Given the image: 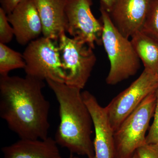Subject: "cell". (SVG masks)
Listing matches in <instances>:
<instances>
[{
  "mask_svg": "<svg viewBox=\"0 0 158 158\" xmlns=\"http://www.w3.org/2000/svg\"><path fill=\"white\" fill-rule=\"evenodd\" d=\"M44 87V81L27 75L0 76V116L20 139L48 137L50 105Z\"/></svg>",
  "mask_w": 158,
  "mask_h": 158,
  "instance_id": "6da1fadb",
  "label": "cell"
},
{
  "mask_svg": "<svg viewBox=\"0 0 158 158\" xmlns=\"http://www.w3.org/2000/svg\"><path fill=\"white\" fill-rule=\"evenodd\" d=\"M45 81L59 104L60 123L55 139L57 144L71 153L94 158L93 121L81 90L49 79Z\"/></svg>",
  "mask_w": 158,
  "mask_h": 158,
  "instance_id": "7a4b0ae2",
  "label": "cell"
},
{
  "mask_svg": "<svg viewBox=\"0 0 158 158\" xmlns=\"http://www.w3.org/2000/svg\"><path fill=\"white\" fill-rule=\"evenodd\" d=\"M100 10L103 25L102 44L110 65L106 82L109 85H116L137 73L140 68V60L131 40L116 29L107 11L101 5Z\"/></svg>",
  "mask_w": 158,
  "mask_h": 158,
  "instance_id": "3957f363",
  "label": "cell"
},
{
  "mask_svg": "<svg viewBox=\"0 0 158 158\" xmlns=\"http://www.w3.org/2000/svg\"><path fill=\"white\" fill-rule=\"evenodd\" d=\"M156 91L147 97L114 132L116 158H132L137 149L146 144V133L153 117Z\"/></svg>",
  "mask_w": 158,
  "mask_h": 158,
  "instance_id": "277c9868",
  "label": "cell"
},
{
  "mask_svg": "<svg viewBox=\"0 0 158 158\" xmlns=\"http://www.w3.org/2000/svg\"><path fill=\"white\" fill-rule=\"evenodd\" d=\"M58 41L45 37L31 41L23 53L26 75L42 80L65 83L67 74L63 68Z\"/></svg>",
  "mask_w": 158,
  "mask_h": 158,
  "instance_id": "5b68a950",
  "label": "cell"
},
{
  "mask_svg": "<svg viewBox=\"0 0 158 158\" xmlns=\"http://www.w3.org/2000/svg\"><path fill=\"white\" fill-rule=\"evenodd\" d=\"M60 59L67 74L65 84L82 90L91 75L97 59L93 49L62 34L59 40Z\"/></svg>",
  "mask_w": 158,
  "mask_h": 158,
  "instance_id": "8992f818",
  "label": "cell"
},
{
  "mask_svg": "<svg viewBox=\"0 0 158 158\" xmlns=\"http://www.w3.org/2000/svg\"><path fill=\"white\" fill-rule=\"evenodd\" d=\"M158 88V77L144 69L140 76L105 107L111 127L116 131L126 118Z\"/></svg>",
  "mask_w": 158,
  "mask_h": 158,
  "instance_id": "52a82bcc",
  "label": "cell"
},
{
  "mask_svg": "<svg viewBox=\"0 0 158 158\" xmlns=\"http://www.w3.org/2000/svg\"><path fill=\"white\" fill-rule=\"evenodd\" d=\"M92 0H66L65 31L72 38L94 49L102 45L103 25L92 13Z\"/></svg>",
  "mask_w": 158,
  "mask_h": 158,
  "instance_id": "ba28073f",
  "label": "cell"
},
{
  "mask_svg": "<svg viewBox=\"0 0 158 158\" xmlns=\"http://www.w3.org/2000/svg\"><path fill=\"white\" fill-rule=\"evenodd\" d=\"M82 96L93 121L94 158H116L114 132L105 107L101 106L95 97L88 90L82 92Z\"/></svg>",
  "mask_w": 158,
  "mask_h": 158,
  "instance_id": "9c48e42d",
  "label": "cell"
},
{
  "mask_svg": "<svg viewBox=\"0 0 158 158\" xmlns=\"http://www.w3.org/2000/svg\"><path fill=\"white\" fill-rule=\"evenodd\" d=\"M150 0H116L108 12L113 25L123 36L132 37L140 31Z\"/></svg>",
  "mask_w": 158,
  "mask_h": 158,
  "instance_id": "30bf717a",
  "label": "cell"
},
{
  "mask_svg": "<svg viewBox=\"0 0 158 158\" xmlns=\"http://www.w3.org/2000/svg\"><path fill=\"white\" fill-rule=\"evenodd\" d=\"M7 17L20 45L28 44L42 33V23L33 0H22Z\"/></svg>",
  "mask_w": 158,
  "mask_h": 158,
  "instance_id": "8fae6325",
  "label": "cell"
},
{
  "mask_svg": "<svg viewBox=\"0 0 158 158\" xmlns=\"http://www.w3.org/2000/svg\"><path fill=\"white\" fill-rule=\"evenodd\" d=\"M42 26L43 37L58 41L65 33L66 0H33Z\"/></svg>",
  "mask_w": 158,
  "mask_h": 158,
  "instance_id": "7c38bea8",
  "label": "cell"
},
{
  "mask_svg": "<svg viewBox=\"0 0 158 158\" xmlns=\"http://www.w3.org/2000/svg\"><path fill=\"white\" fill-rule=\"evenodd\" d=\"M3 158H62L55 139H20L2 148Z\"/></svg>",
  "mask_w": 158,
  "mask_h": 158,
  "instance_id": "4fadbf2b",
  "label": "cell"
},
{
  "mask_svg": "<svg viewBox=\"0 0 158 158\" xmlns=\"http://www.w3.org/2000/svg\"><path fill=\"white\" fill-rule=\"evenodd\" d=\"M131 41L144 69L156 74L158 69V40L140 31L131 37Z\"/></svg>",
  "mask_w": 158,
  "mask_h": 158,
  "instance_id": "5bb4252c",
  "label": "cell"
},
{
  "mask_svg": "<svg viewBox=\"0 0 158 158\" xmlns=\"http://www.w3.org/2000/svg\"><path fill=\"white\" fill-rule=\"evenodd\" d=\"M26 62L23 54L0 43V75H9L11 71L24 69Z\"/></svg>",
  "mask_w": 158,
  "mask_h": 158,
  "instance_id": "9a60e30c",
  "label": "cell"
},
{
  "mask_svg": "<svg viewBox=\"0 0 158 158\" xmlns=\"http://www.w3.org/2000/svg\"><path fill=\"white\" fill-rule=\"evenodd\" d=\"M141 31L158 40V0H150Z\"/></svg>",
  "mask_w": 158,
  "mask_h": 158,
  "instance_id": "2e32d148",
  "label": "cell"
},
{
  "mask_svg": "<svg viewBox=\"0 0 158 158\" xmlns=\"http://www.w3.org/2000/svg\"><path fill=\"white\" fill-rule=\"evenodd\" d=\"M15 36L14 30L8 21L7 15L0 8V43L7 44Z\"/></svg>",
  "mask_w": 158,
  "mask_h": 158,
  "instance_id": "e0dca14e",
  "label": "cell"
},
{
  "mask_svg": "<svg viewBox=\"0 0 158 158\" xmlns=\"http://www.w3.org/2000/svg\"><path fill=\"white\" fill-rule=\"evenodd\" d=\"M156 103L152 123L150 127L148 134L146 137V144H158V88L156 91Z\"/></svg>",
  "mask_w": 158,
  "mask_h": 158,
  "instance_id": "ac0fdd59",
  "label": "cell"
},
{
  "mask_svg": "<svg viewBox=\"0 0 158 158\" xmlns=\"http://www.w3.org/2000/svg\"><path fill=\"white\" fill-rule=\"evenodd\" d=\"M138 158H158V144H146L136 151Z\"/></svg>",
  "mask_w": 158,
  "mask_h": 158,
  "instance_id": "d6986e66",
  "label": "cell"
},
{
  "mask_svg": "<svg viewBox=\"0 0 158 158\" xmlns=\"http://www.w3.org/2000/svg\"><path fill=\"white\" fill-rule=\"evenodd\" d=\"M22 0H0L1 8L8 15L12 12Z\"/></svg>",
  "mask_w": 158,
  "mask_h": 158,
  "instance_id": "ffe728a7",
  "label": "cell"
},
{
  "mask_svg": "<svg viewBox=\"0 0 158 158\" xmlns=\"http://www.w3.org/2000/svg\"><path fill=\"white\" fill-rule=\"evenodd\" d=\"M101 5H102L107 11L110 12L116 2V0H100Z\"/></svg>",
  "mask_w": 158,
  "mask_h": 158,
  "instance_id": "44dd1931",
  "label": "cell"
},
{
  "mask_svg": "<svg viewBox=\"0 0 158 158\" xmlns=\"http://www.w3.org/2000/svg\"><path fill=\"white\" fill-rule=\"evenodd\" d=\"M132 158H138V155H137V153L135 152V154L134 156H133V157Z\"/></svg>",
  "mask_w": 158,
  "mask_h": 158,
  "instance_id": "7402d4cb",
  "label": "cell"
},
{
  "mask_svg": "<svg viewBox=\"0 0 158 158\" xmlns=\"http://www.w3.org/2000/svg\"><path fill=\"white\" fill-rule=\"evenodd\" d=\"M73 154L72 153H70V155H69V156L68 158H73Z\"/></svg>",
  "mask_w": 158,
  "mask_h": 158,
  "instance_id": "603a6c76",
  "label": "cell"
},
{
  "mask_svg": "<svg viewBox=\"0 0 158 158\" xmlns=\"http://www.w3.org/2000/svg\"><path fill=\"white\" fill-rule=\"evenodd\" d=\"M156 75L158 77V69L156 73Z\"/></svg>",
  "mask_w": 158,
  "mask_h": 158,
  "instance_id": "cb8c5ba5",
  "label": "cell"
},
{
  "mask_svg": "<svg viewBox=\"0 0 158 158\" xmlns=\"http://www.w3.org/2000/svg\"><path fill=\"white\" fill-rule=\"evenodd\" d=\"M73 158H79L78 157L74 156H73Z\"/></svg>",
  "mask_w": 158,
  "mask_h": 158,
  "instance_id": "d4e9b609",
  "label": "cell"
}]
</instances>
